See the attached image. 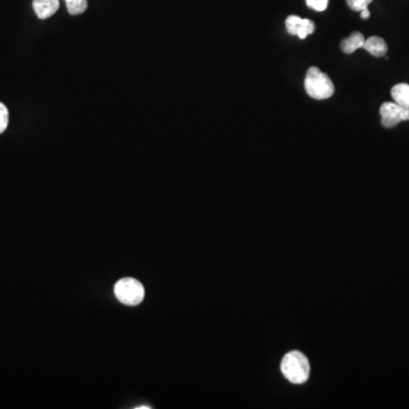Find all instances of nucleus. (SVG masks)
Instances as JSON below:
<instances>
[{
  "label": "nucleus",
  "mask_w": 409,
  "mask_h": 409,
  "mask_svg": "<svg viewBox=\"0 0 409 409\" xmlns=\"http://www.w3.org/2000/svg\"><path fill=\"white\" fill-rule=\"evenodd\" d=\"M306 3L309 8L316 10V12H323L327 8L329 0H306Z\"/></svg>",
  "instance_id": "nucleus-14"
},
{
  "label": "nucleus",
  "mask_w": 409,
  "mask_h": 409,
  "mask_svg": "<svg viewBox=\"0 0 409 409\" xmlns=\"http://www.w3.org/2000/svg\"><path fill=\"white\" fill-rule=\"evenodd\" d=\"M70 15H80L88 8V0H65Z\"/></svg>",
  "instance_id": "nucleus-9"
},
{
  "label": "nucleus",
  "mask_w": 409,
  "mask_h": 409,
  "mask_svg": "<svg viewBox=\"0 0 409 409\" xmlns=\"http://www.w3.org/2000/svg\"><path fill=\"white\" fill-rule=\"evenodd\" d=\"M391 96L397 104L409 110V84L398 83L391 89Z\"/></svg>",
  "instance_id": "nucleus-8"
},
{
  "label": "nucleus",
  "mask_w": 409,
  "mask_h": 409,
  "mask_svg": "<svg viewBox=\"0 0 409 409\" xmlns=\"http://www.w3.org/2000/svg\"><path fill=\"white\" fill-rule=\"evenodd\" d=\"M371 12L369 10V8L366 10H362L361 12V17L363 20L370 19Z\"/></svg>",
  "instance_id": "nucleus-15"
},
{
  "label": "nucleus",
  "mask_w": 409,
  "mask_h": 409,
  "mask_svg": "<svg viewBox=\"0 0 409 409\" xmlns=\"http://www.w3.org/2000/svg\"><path fill=\"white\" fill-rule=\"evenodd\" d=\"M8 119H10L8 110L3 103H0V135L5 132L7 126H8Z\"/></svg>",
  "instance_id": "nucleus-13"
},
{
  "label": "nucleus",
  "mask_w": 409,
  "mask_h": 409,
  "mask_svg": "<svg viewBox=\"0 0 409 409\" xmlns=\"http://www.w3.org/2000/svg\"><path fill=\"white\" fill-rule=\"evenodd\" d=\"M382 126L385 128H394L398 123L409 121V110L394 103H385L380 108Z\"/></svg>",
  "instance_id": "nucleus-4"
},
{
  "label": "nucleus",
  "mask_w": 409,
  "mask_h": 409,
  "mask_svg": "<svg viewBox=\"0 0 409 409\" xmlns=\"http://www.w3.org/2000/svg\"><path fill=\"white\" fill-rule=\"evenodd\" d=\"M305 90L309 97L323 101L332 97L334 84L327 74L323 73L320 68H311L306 74Z\"/></svg>",
  "instance_id": "nucleus-2"
},
{
  "label": "nucleus",
  "mask_w": 409,
  "mask_h": 409,
  "mask_svg": "<svg viewBox=\"0 0 409 409\" xmlns=\"http://www.w3.org/2000/svg\"><path fill=\"white\" fill-rule=\"evenodd\" d=\"M115 296L119 302L128 306L139 305L144 298V288L135 278H124L115 284Z\"/></svg>",
  "instance_id": "nucleus-3"
},
{
  "label": "nucleus",
  "mask_w": 409,
  "mask_h": 409,
  "mask_svg": "<svg viewBox=\"0 0 409 409\" xmlns=\"http://www.w3.org/2000/svg\"><path fill=\"white\" fill-rule=\"evenodd\" d=\"M302 23V17H299V16H289V17L285 20V28H287L288 34H291V36H297Z\"/></svg>",
  "instance_id": "nucleus-10"
},
{
  "label": "nucleus",
  "mask_w": 409,
  "mask_h": 409,
  "mask_svg": "<svg viewBox=\"0 0 409 409\" xmlns=\"http://www.w3.org/2000/svg\"><path fill=\"white\" fill-rule=\"evenodd\" d=\"M363 48L374 57H383L388 52L387 43L380 37H371L365 40Z\"/></svg>",
  "instance_id": "nucleus-6"
},
{
  "label": "nucleus",
  "mask_w": 409,
  "mask_h": 409,
  "mask_svg": "<svg viewBox=\"0 0 409 409\" xmlns=\"http://www.w3.org/2000/svg\"><path fill=\"white\" fill-rule=\"evenodd\" d=\"M281 371L288 381L293 385H302L308 380L311 365L305 355L299 351H290L282 359Z\"/></svg>",
  "instance_id": "nucleus-1"
},
{
  "label": "nucleus",
  "mask_w": 409,
  "mask_h": 409,
  "mask_svg": "<svg viewBox=\"0 0 409 409\" xmlns=\"http://www.w3.org/2000/svg\"><path fill=\"white\" fill-rule=\"evenodd\" d=\"M372 1L373 0H347V5L350 10H355V12H362V10L369 8V5Z\"/></svg>",
  "instance_id": "nucleus-12"
},
{
  "label": "nucleus",
  "mask_w": 409,
  "mask_h": 409,
  "mask_svg": "<svg viewBox=\"0 0 409 409\" xmlns=\"http://www.w3.org/2000/svg\"><path fill=\"white\" fill-rule=\"evenodd\" d=\"M365 40L366 39L364 38L361 32H354L348 38L342 40L340 47H341V50L345 54H352L357 49L363 48Z\"/></svg>",
  "instance_id": "nucleus-7"
},
{
  "label": "nucleus",
  "mask_w": 409,
  "mask_h": 409,
  "mask_svg": "<svg viewBox=\"0 0 409 409\" xmlns=\"http://www.w3.org/2000/svg\"><path fill=\"white\" fill-rule=\"evenodd\" d=\"M315 24L314 22L311 21L308 19H302V25H300L299 31L297 34V37H299L300 39H306V38L314 34Z\"/></svg>",
  "instance_id": "nucleus-11"
},
{
  "label": "nucleus",
  "mask_w": 409,
  "mask_h": 409,
  "mask_svg": "<svg viewBox=\"0 0 409 409\" xmlns=\"http://www.w3.org/2000/svg\"><path fill=\"white\" fill-rule=\"evenodd\" d=\"M59 8V0H34V10L40 20L49 19Z\"/></svg>",
  "instance_id": "nucleus-5"
}]
</instances>
